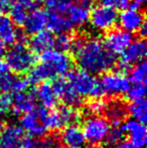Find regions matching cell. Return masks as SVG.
<instances>
[{
    "label": "cell",
    "instance_id": "4fadbf2b",
    "mask_svg": "<svg viewBox=\"0 0 147 148\" xmlns=\"http://www.w3.org/2000/svg\"><path fill=\"white\" fill-rule=\"evenodd\" d=\"M24 139L21 126L8 124L0 130V148H19Z\"/></svg>",
    "mask_w": 147,
    "mask_h": 148
},
{
    "label": "cell",
    "instance_id": "484cf974",
    "mask_svg": "<svg viewBox=\"0 0 147 148\" xmlns=\"http://www.w3.org/2000/svg\"><path fill=\"white\" fill-rule=\"evenodd\" d=\"M128 113L132 119L138 121V122L145 123L147 120V103L145 99L133 101L127 107Z\"/></svg>",
    "mask_w": 147,
    "mask_h": 148
},
{
    "label": "cell",
    "instance_id": "d4e9b609",
    "mask_svg": "<svg viewBox=\"0 0 147 148\" xmlns=\"http://www.w3.org/2000/svg\"><path fill=\"white\" fill-rule=\"evenodd\" d=\"M55 45V36L53 32L42 30L40 32L34 34L30 39V49L34 53H42L49 49Z\"/></svg>",
    "mask_w": 147,
    "mask_h": 148
},
{
    "label": "cell",
    "instance_id": "60d3db41",
    "mask_svg": "<svg viewBox=\"0 0 147 148\" xmlns=\"http://www.w3.org/2000/svg\"><path fill=\"white\" fill-rule=\"evenodd\" d=\"M7 71H8V68H7V66H6L5 62L0 60V76L5 74V73H7Z\"/></svg>",
    "mask_w": 147,
    "mask_h": 148
},
{
    "label": "cell",
    "instance_id": "d6a6232c",
    "mask_svg": "<svg viewBox=\"0 0 147 148\" xmlns=\"http://www.w3.org/2000/svg\"><path fill=\"white\" fill-rule=\"evenodd\" d=\"M132 0H102L103 5L109 6L114 9H126L130 6Z\"/></svg>",
    "mask_w": 147,
    "mask_h": 148
},
{
    "label": "cell",
    "instance_id": "f1b7e54d",
    "mask_svg": "<svg viewBox=\"0 0 147 148\" xmlns=\"http://www.w3.org/2000/svg\"><path fill=\"white\" fill-rule=\"evenodd\" d=\"M75 42V38L70 34L69 32L59 33V36L55 38V45L57 49L62 51H67L73 49V45Z\"/></svg>",
    "mask_w": 147,
    "mask_h": 148
},
{
    "label": "cell",
    "instance_id": "836d02e7",
    "mask_svg": "<svg viewBox=\"0 0 147 148\" xmlns=\"http://www.w3.org/2000/svg\"><path fill=\"white\" fill-rule=\"evenodd\" d=\"M105 104L103 101L99 99H95L93 102H91L88 106V112L91 115H99L100 113H102L104 111Z\"/></svg>",
    "mask_w": 147,
    "mask_h": 148
},
{
    "label": "cell",
    "instance_id": "277c9868",
    "mask_svg": "<svg viewBox=\"0 0 147 148\" xmlns=\"http://www.w3.org/2000/svg\"><path fill=\"white\" fill-rule=\"evenodd\" d=\"M36 62L34 51L25 45V42L17 41L5 55V64L8 70L15 74H25L29 72Z\"/></svg>",
    "mask_w": 147,
    "mask_h": 148
},
{
    "label": "cell",
    "instance_id": "ffe728a7",
    "mask_svg": "<svg viewBox=\"0 0 147 148\" xmlns=\"http://www.w3.org/2000/svg\"><path fill=\"white\" fill-rule=\"evenodd\" d=\"M28 86L29 82L26 79L18 78L7 73L0 76V91L4 93H20L26 91Z\"/></svg>",
    "mask_w": 147,
    "mask_h": 148
},
{
    "label": "cell",
    "instance_id": "52a82bcc",
    "mask_svg": "<svg viewBox=\"0 0 147 148\" xmlns=\"http://www.w3.org/2000/svg\"><path fill=\"white\" fill-rule=\"evenodd\" d=\"M118 12L116 9L106 5H99L90 11V23L98 31H109L113 29L118 22Z\"/></svg>",
    "mask_w": 147,
    "mask_h": 148
},
{
    "label": "cell",
    "instance_id": "7dc6e473",
    "mask_svg": "<svg viewBox=\"0 0 147 148\" xmlns=\"http://www.w3.org/2000/svg\"><path fill=\"white\" fill-rule=\"evenodd\" d=\"M39 1H47V0H39Z\"/></svg>",
    "mask_w": 147,
    "mask_h": 148
},
{
    "label": "cell",
    "instance_id": "30bf717a",
    "mask_svg": "<svg viewBox=\"0 0 147 148\" xmlns=\"http://www.w3.org/2000/svg\"><path fill=\"white\" fill-rule=\"evenodd\" d=\"M133 40L132 33L123 29H111L104 39V45L113 55H121Z\"/></svg>",
    "mask_w": 147,
    "mask_h": 148
},
{
    "label": "cell",
    "instance_id": "e575fe53",
    "mask_svg": "<svg viewBox=\"0 0 147 148\" xmlns=\"http://www.w3.org/2000/svg\"><path fill=\"white\" fill-rule=\"evenodd\" d=\"M11 107V97L0 91V115L4 116Z\"/></svg>",
    "mask_w": 147,
    "mask_h": 148
},
{
    "label": "cell",
    "instance_id": "6da1fadb",
    "mask_svg": "<svg viewBox=\"0 0 147 148\" xmlns=\"http://www.w3.org/2000/svg\"><path fill=\"white\" fill-rule=\"evenodd\" d=\"M75 59L81 70L92 75L107 72L115 64V55L98 38L75 40Z\"/></svg>",
    "mask_w": 147,
    "mask_h": 148
},
{
    "label": "cell",
    "instance_id": "603a6c76",
    "mask_svg": "<svg viewBox=\"0 0 147 148\" xmlns=\"http://www.w3.org/2000/svg\"><path fill=\"white\" fill-rule=\"evenodd\" d=\"M36 105V98L34 94L20 92L16 93L13 98H11V106L14 113L20 115L30 112L34 109Z\"/></svg>",
    "mask_w": 147,
    "mask_h": 148
},
{
    "label": "cell",
    "instance_id": "9a60e30c",
    "mask_svg": "<svg viewBox=\"0 0 147 148\" xmlns=\"http://www.w3.org/2000/svg\"><path fill=\"white\" fill-rule=\"evenodd\" d=\"M90 8V0H80V1L76 0L70 6L66 15L75 27L76 26H83L89 21L91 11Z\"/></svg>",
    "mask_w": 147,
    "mask_h": 148
},
{
    "label": "cell",
    "instance_id": "d6986e66",
    "mask_svg": "<svg viewBox=\"0 0 147 148\" xmlns=\"http://www.w3.org/2000/svg\"><path fill=\"white\" fill-rule=\"evenodd\" d=\"M20 124H21V128L23 130H25L28 134L34 137L43 136L46 131L34 110L22 114L21 119H20Z\"/></svg>",
    "mask_w": 147,
    "mask_h": 148
},
{
    "label": "cell",
    "instance_id": "ab89813d",
    "mask_svg": "<svg viewBox=\"0 0 147 148\" xmlns=\"http://www.w3.org/2000/svg\"><path fill=\"white\" fill-rule=\"evenodd\" d=\"M115 148H137V147L134 146L130 141H121V142L116 145Z\"/></svg>",
    "mask_w": 147,
    "mask_h": 148
},
{
    "label": "cell",
    "instance_id": "f35d334b",
    "mask_svg": "<svg viewBox=\"0 0 147 148\" xmlns=\"http://www.w3.org/2000/svg\"><path fill=\"white\" fill-rule=\"evenodd\" d=\"M17 2L21 4V5H23L27 10H29V9L32 10L34 8H36V0H17Z\"/></svg>",
    "mask_w": 147,
    "mask_h": 148
},
{
    "label": "cell",
    "instance_id": "f6af8a7d",
    "mask_svg": "<svg viewBox=\"0 0 147 148\" xmlns=\"http://www.w3.org/2000/svg\"><path fill=\"white\" fill-rule=\"evenodd\" d=\"M4 127V116L0 115V130Z\"/></svg>",
    "mask_w": 147,
    "mask_h": 148
},
{
    "label": "cell",
    "instance_id": "ac0fdd59",
    "mask_svg": "<svg viewBox=\"0 0 147 148\" xmlns=\"http://www.w3.org/2000/svg\"><path fill=\"white\" fill-rule=\"evenodd\" d=\"M47 16V24L46 27L51 30V32L57 33H66L70 32L74 29L75 26L72 24V22L69 20L66 14H62L59 12L49 11L46 13Z\"/></svg>",
    "mask_w": 147,
    "mask_h": 148
},
{
    "label": "cell",
    "instance_id": "cb8c5ba5",
    "mask_svg": "<svg viewBox=\"0 0 147 148\" xmlns=\"http://www.w3.org/2000/svg\"><path fill=\"white\" fill-rule=\"evenodd\" d=\"M16 24L8 16H0V39L5 45H13L19 37Z\"/></svg>",
    "mask_w": 147,
    "mask_h": 148
},
{
    "label": "cell",
    "instance_id": "e0dca14e",
    "mask_svg": "<svg viewBox=\"0 0 147 148\" xmlns=\"http://www.w3.org/2000/svg\"><path fill=\"white\" fill-rule=\"evenodd\" d=\"M61 140L66 147L69 148H82L86 144V138L82 128L75 123L64 127L61 134Z\"/></svg>",
    "mask_w": 147,
    "mask_h": 148
},
{
    "label": "cell",
    "instance_id": "3957f363",
    "mask_svg": "<svg viewBox=\"0 0 147 148\" xmlns=\"http://www.w3.org/2000/svg\"><path fill=\"white\" fill-rule=\"evenodd\" d=\"M67 81L82 98L100 99L104 96L100 82L92 74L81 69L70 71Z\"/></svg>",
    "mask_w": 147,
    "mask_h": 148
},
{
    "label": "cell",
    "instance_id": "74e56055",
    "mask_svg": "<svg viewBox=\"0 0 147 148\" xmlns=\"http://www.w3.org/2000/svg\"><path fill=\"white\" fill-rule=\"evenodd\" d=\"M19 148H40L39 142L32 138H24Z\"/></svg>",
    "mask_w": 147,
    "mask_h": 148
},
{
    "label": "cell",
    "instance_id": "7bdbcfd3",
    "mask_svg": "<svg viewBox=\"0 0 147 148\" xmlns=\"http://www.w3.org/2000/svg\"><path fill=\"white\" fill-rule=\"evenodd\" d=\"M138 32H139V34L141 35L142 37L145 36V35H146V23H144L143 25L141 26V28H140Z\"/></svg>",
    "mask_w": 147,
    "mask_h": 148
},
{
    "label": "cell",
    "instance_id": "8d00e7d4",
    "mask_svg": "<svg viewBox=\"0 0 147 148\" xmlns=\"http://www.w3.org/2000/svg\"><path fill=\"white\" fill-rule=\"evenodd\" d=\"M13 0H0V16L5 15L11 8Z\"/></svg>",
    "mask_w": 147,
    "mask_h": 148
},
{
    "label": "cell",
    "instance_id": "8992f818",
    "mask_svg": "<svg viewBox=\"0 0 147 148\" xmlns=\"http://www.w3.org/2000/svg\"><path fill=\"white\" fill-rule=\"evenodd\" d=\"M110 129V122L106 118L92 115L85 120L82 130L86 141H89L91 144H99L105 141Z\"/></svg>",
    "mask_w": 147,
    "mask_h": 148
},
{
    "label": "cell",
    "instance_id": "8fae6325",
    "mask_svg": "<svg viewBox=\"0 0 147 148\" xmlns=\"http://www.w3.org/2000/svg\"><path fill=\"white\" fill-rule=\"evenodd\" d=\"M118 21L123 30L134 33L138 32L145 23V17L140 8H126L123 9L120 15H118Z\"/></svg>",
    "mask_w": 147,
    "mask_h": 148
},
{
    "label": "cell",
    "instance_id": "44dd1931",
    "mask_svg": "<svg viewBox=\"0 0 147 148\" xmlns=\"http://www.w3.org/2000/svg\"><path fill=\"white\" fill-rule=\"evenodd\" d=\"M107 120L111 121L114 125H119L126 119L128 114L127 106L121 100H112L109 103L105 104L104 111Z\"/></svg>",
    "mask_w": 147,
    "mask_h": 148
},
{
    "label": "cell",
    "instance_id": "9c48e42d",
    "mask_svg": "<svg viewBox=\"0 0 147 148\" xmlns=\"http://www.w3.org/2000/svg\"><path fill=\"white\" fill-rule=\"evenodd\" d=\"M146 42L144 39L132 40L127 49L121 53L120 69L127 70L130 66L143 60L146 57Z\"/></svg>",
    "mask_w": 147,
    "mask_h": 148
},
{
    "label": "cell",
    "instance_id": "d590c367",
    "mask_svg": "<svg viewBox=\"0 0 147 148\" xmlns=\"http://www.w3.org/2000/svg\"><path fill=\"white\" fill-rule=\"evenodd\" d=\"M40 148H59V139L55 136H46L39 142Z\"/></svg>",
    "mask_w": 147,
    "mask_h": 148
},
{
    "label": "cell",
    "instance_id": "f546056e",
    "mask_svg": "<svg viewBox=\"0 0 147 148\" xmlns=\"http://www.w3.org/2000/svg\"><path fill=\"white\" fill-rule=\"evenodd\" d=\"M76 0H47V7H49V11L66 14L69 10L70 6Z\"/></svg>",
    "mask_w": 147,
    "mask_h": 148
},
{
    "label": "cell",
    "instance_id": "83f0119b",
    "mask_svg": "<svg viewBox=\"0 0 147 148\" xmlns=\"http://www.w3.org/2000/svg\"><path fill=\"white\" fill-rule=\"evenodd\" d=\"M9 11H10V18H11L12 21L16 25H23V23L25 22L26 17H27L28 10L23 5H21V4L16 1L15 3L13 2Z\"/></svg>",
    "mask_w": 147,
    "mask_h": 148
},
{
    "label": "cell",
    "instance_id": "5bb4252c",
    "mask_svg": "<svg viewBox=\"0 0 147 148\" xmlns=\"http://www.w3.org/2000/svg\"><path fill=\"white\" fill-rule=\"evenodd\" d=\"M124 133L129 135L130 142L137 148H144L147 142V131L143 123L134 119L127 120L122 126Z\"/></svg>",
    "mask_w": 147,
    "mask_h": 148
},
{
    "label": "cell",
    "instance_id": "b9f144b4",
    "mask_svg": "<svg viewBox=\"0 0 147 148\" xmlns=\"http://www.w3.org/2000/svg\"><path fill=\"white\" fill-rule=\"evenodd\" d=\"M145 2L146 0H132V3H133L134 7L136 8H141L145 4Z\"/></svg>",
    "mask_w": 147,
    "mask_h": 148
},
{
    "label": "cell",
    "instance_id": "ee69618b",
    "mask_svg": "<svg viewBox=\"0 0 147 148\" xmlns=\"http://www.w3.org/2000/svg\"><path fill=\"white\" fill-rule=\"evenodd\" d=\"M5 45H6L5 43L0 39V57L5 53Z\"/></svg>",
    "mask_w": 147,
    "mask_h": 148
},
{
    "label": "cell",
    "instance_id": "7402d4cb",
    "mask_svg": "<svg viewBox=\"0 0 147 148\" xmlns=\"http://www.w3.org/2000/svg\"><path fill=\"white\" fill-rule=\"evenodd\" d=\"M34 98L36 100L41 104V106L46 109L53 108L57 105V95L53 89V85L49 82H42L34 92Z\"/></svg>",
    "mask_w": 147,
    "mask_h": 148
},
{
    "label": "cell",
    "instance_id": "2e32d148",
    "mask_svg": "<svg viewBox=\"0 0 147 148\" xmlns=\"http://www.w3.org/2000/svg\"><path fill=\"white\" fill-rule=\"evenodd\" d=\"M47 24V16L46 12L38 8H34L29 13L27 14V17L25 22L23 23L24 30L27 34L34 35L40 31L44 30Z\"/></svg>",
    "mask_w": 147,
    "mask_h": 148
},
{
    "label": "cell",
    "instance_id": "7a4b0ae2",
    "mask_svg": "<svg viewBox=\"0 0 147 148\" xmlns=\"http://www.w3.org/2000/svg\"><path fill=\"white\" fill-rule=\"evenodd\" d=\"M72 59L66 51L49 49L40 55V64L30 70L28 82L39 84L67 75L72 69Z\"/></svg>",
    "mask_w": 147,
    "mask_h": 148
},
{
    "label": "cell",
    "instance_id": "4dcf8cb0",
    "mask_svg": "<svg viewBox=\"0 0 147 148\" xmlns=\"http://www.w3.org/2000/svg\"><path fill=\"white\" fill-rule=\"evenodd\" d=\"M124 134L125 133H124L122 127L116 125V127H114L113 129H110L104 142H106L107 145H109V146H116L118 143H120L123 140Z\"/></svg>",
    "mask_w": 147,
    "mask_h": 148
},
{
    "label": "cell",
    "instance_id": "ba28073f",
    "mask_svg": "<svg viewBox=\"0 0 147 148\" xmlns=\"http://www.w3.org/2000/svg\"><path fill=\"white\" fill-rule=\"evenodd\" d=\"M99 82L104 92V95L114 97L126 94L131 86L129 79L121 72L105 73Z\"/></svg>",
    "mask_w": 147,
    "mask_h": 148
},
{
    "label": "cell",
    "instance_id": "7c38bea8",
    "mask_svg": "<svg viewBox=\"0 0 147 148\" xmlns=\"http://www.w3.org/2000/svg\"><path fill=\"white\" fill-rule=\"evenodd\" d=\"M51 85L57 93V98H61L67 106L78 107L83 103V98L77 93L67 80L57 79Z\"/></svg>",
    "mask_w": 147,
    "mask_h": 148
},
{
    "label": "cell",
    "instance_id": "4316f807",
    "mask_svg": "<svg viewBox=\"0 0 147 148\" xmlns=\"http://www.w3.org/2000/svg\"><path fill=\"white\" fill-rule=\"evenodd\" d=\"M147 64L144 60L137 62L130 72L129 81L133 84H144L146 83Z\"/></svg>",
    "mask_w": 147,
    "mask_h": 148
},
{
    "label": "cell",
    "instance_id": "bcb514c9",
    "mask_svg": "<svg viewBox=\"0 0 147 148\" xmlns=\"http://www.w3.org/2000/svg\"><path fill=\"white\" fill-rule=\"evenodd\" d=\"M87 148H99V147H97V146H94V145H92V146H89V147H87Z\"/></svg>",
    "mask_w": 147,
    "mask_h": 148
},
{
    "label": "cell",
    "instance_id": "c3c4849f",
    "mask_svg": "<svg viewBox=\"0 0 147 148\" xmlns=\"http://www.w3.org/2000/svg\"><path fill=\"white\" fill-rule=\"evenodd\" d=\"M66 148H69V147H66Z\"/></svg>",
    "mask_w": 147,
    "mask_h": 148
},
{
    "label": "cell",
    "instance_id": "5b68a950",
    "mask_svg": "<svg viewBox=\"0 0 147 148\" xmlns=\"http://www.w3.org/2000/svg\"><path fill=\"white\" fill-rule=\"evenodd\" d=\"M79 117L80 116L75 107L66 105L57 110L47 111L41 123L46 130L57 131L68 125L74 124Z\"/></svg>",
    "mask_w": 147,
    "mask_h": 148
},
{
    "label": "cell",
    "instance_id": "1f68e13d",
    "mask_svg": "<svg viewBox=\"0 0 147 148\" xmlns=\"http://www.w3.org/2000/svg\"><path fill=\"white\" fill-rule=\"evenodd\" d=\"M128 99L133 101H137V100L144 99L146 94V89L144 84H134L133 86H130L129 90L127 91Z\"/></svg>",
    "mask_w": 147,
    "mask_h": 148
}]
</instances>
